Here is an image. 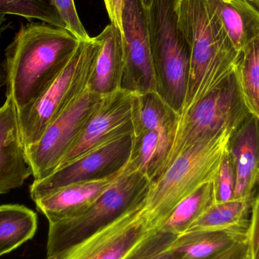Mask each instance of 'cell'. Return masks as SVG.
<instances>
[{
  "instance_id": "obj_9",
  "label": "cell",
  "mask_w": 259,
  "mask_h": 259,
  "mask_svg": "<svg viewBox=\"0 0 259 259\" xmlns=\"http://www.w3.org/2000/svg\"><path fill=\"white\" fill-rule=\"evenodd\" d=\"M133 134L100 146L59 167L52 175L33 181L30 189L33 201L77 183L98 181L122 171L128 164Z\"/></svg>"
},
{
  "instance_id": "obj_11",
  "label": "cell",
  "mask_w": 259,
  "mask_h": 259,
  "mask_svg": "<svg viewBox=\"0 0 259 259\" xmlns=\"http://www.w3.org/2000/svg\"><path fill=\"white\" fill-rule=\"evenodd\" d=\"M136 95L135 93L120 89L104 97L101 106L59 167L100 146L134 134Z\"/></svg>"
},
{
  "instance_id": "obj_16",
  "label": "cell",
  "mask_w": 259,
  "mask_h": 259,
  "mask_svg": "<svg viewBox=\"0 0 259 259\" xmlns=\"http://www.w3.org/2000/svg\"><path fill=\"white\" fill-rule=\"evenodd\" d=\"M101 48L90 82L89 90L106 97L121 89L124 66L123 33L111 23L98 35Z\"/></svg>"
},
{
  "instance_id": "obj_22",
  "label": "cell",
  "mask_w": 259,
  "mask_h": 259,
  "mask_svg": "<svg viewBox=\"0 0 259 259\" xmlns=\"http://www.w3.org/2000/svg\"><path fill=\"white\" fill-rule=\"evenodd\" d=\"M214 203V181H212L201 186L183 199L172 210L158 229L175 235H182Z\"/></svg>"
},
{
  "instance_id": "obj_15",
  "label": "cell",
  "mask_w": 259,
  "mask_h": 259,
  "mask_svg": "<svg viewBox=\"0 0 259 259\" xmlns=\"http://www.w3.org/2000/svg\"><path fill=\"white\" fill-rule=\"evenodd\" d=\"M125 168L105 179L77 183L63 187L35 200L36 208L46 216L49 225L71 219L86 209L100 195L113 185Z\"/></svg>"
},
{
  "instance_id": "obj_6",
  "label": "cell",
  "mask_w": 259,
  "mask_h": 259,
  "mask_svg": "<svg viewBox=\"0 0 259 259\" xmlns=\"http://www.w3.org/2000/svg\"><path fill=\"white\" fill-rule=\"evenodd\" d=\"M101 48L98 36L80 40L62 72L33 103L18 111L24 148L36 144L50 124L87 91Z\"/></svg>"
},
{
  "instance_id": "obj_20",
  "label": "cell",
  "mask_w": 259,
  "mask_h": 259,
  "mask_svg": "<svg viewBox=\"0 0 259 259\" xmlns=\"http://www.w3.org/2000/svg\"><path fill=\"white\" fill-rule=\"evenodd\" d=\"M180 115L156 92L137 94L134 103V132L153 130L175 138Z\"/></svg>"
},
{
  "instance_id": "obj_12",
  "label": "cell",
  "mask_w": 259,
  "mask_h": 259,
  "mask_svg": "<svg viewBox=\"0 0 259 259\" xmlns=\"http://www.w3.org/2000/svg\"><path fill=\"white\" fill-rule=\"evenodd\" d=\"M144 205L61 252L46 259H123L152 231Z\"/></svg>"
},
{
  "instance_id": "obj_18",
  "label": "cell",
  "mask_w": 259,
  "mask_h": 259,
  "mask_svg": "<svg viewBox=\"0 0 259 259\" xmlns=\"http://www.w3.org/2000/svg\"><path fill=\"white\" fill-rule=\"evenodd\" d=\"M207 1L240 53L259 36V9L248 0Z\"/></svg>"
},
{
  "instance_id": "obj_4",
  "label": "cell",
  "mask_w": 259,
  "mask_h": 259,
  "mask_svg": "<svg viewBox=\"0 0 259 259\" xmlns=\"http://www.w3.org/2000/svg\"><path fill=\"white\" fill-rule=\"evenodd\" d=\"M152 182L127 164L119 179L77 215L49 225L47 258H53L146 204Z\"/></svg>"
},
{
  "instance_id": "obj_2",
  "label": "cell",
  "mask_w": 259,
  "mask_h": 259,
  "mask_svg": "<svg viewBox=\"0 0 259 259\" xmlns=\"http://www.w3.org/2000/svg\"><path fill=\"white\" fill-rule=\"evenodd\" d=\"M175 10L190 52L182 114L235 72L241 53L231 42L207 0H175Z\"/></svg>"
},
{
  "instance_id": "obj_31",
  "label": "cell",
  "mask_w": 259,
  "mask_h": 259,
  "mask_svg": "<svg viewBox=\"0 0 259 259\" xmlns=\"http://www.w3.org/2000/svg\"><path fill=\"white\" fill-rule=\"evenodd\" d=\"M248 240L237 243L232 247L211 259H245L249 255Z\"/></svg>"
},
{
  "instance_id": "obj_27",
  "label": "cell",
  "mask_w": 259,
  "mask_h": 259,
  "mask_svg": "<svg viewBox=\"0 0 259 259\" xmlns=\"http://www.w3.org/2000/svg\"><path fill=\"white\" fill-rule=\"evenodd\" d=\"M215 203L228 202L234 199L236 175L232 161L228 152V147L222 158L219 171L214 180Z\"/></svg>"
},
{
  "instance_id": "obj_34",
  "label": "cell",
  "mask_w": 259,
  "mask_h": 259,
  "mask_svg": "<svg viewBox=\"0 0 259 259\" xmlns=\"http://www.w3.org/2000/svg\"><path fill=\"white\" fill-rule=\"evenodd\" d=\"M248 1L259 9V0H248Z\"/></svg>"
},
{
  "instance_id": "obj_1",
  "label": "cell",
  "mask_w": 259,
  "mask_h": 259,
  "mask_svg": "<svg viewBox=\"0 0 259 259\" xmlns=\"http://www.w3.org/2000/svg\"><path fill=\"white\" fill-rule=\"evenodd\" d=\"M80 39L44 22L22 25L6 50L7 95L18 111L36 100L62 72Z\"/></svg>"
},
{
  "instance_id": "obj_21",
  "label": "cell",
  "mask_w": 259,
  "mask_h": 259,
  "mask_svg": "<svg viewBox=\"0 0 259 259\" xmlns=\"http://www.w3.org/2000/svg\"><path fill=\"white\" fill-rule=\"evenodd\" d=\"M36 213L24 205L0 206V256L12 252L34 236Z\"/></svg>"
},
{
  "instance_id": "obj_32",
  "label": "cell",
  "mask_w": 259,
  "mask_h": 259,
  "mask_svg": "<svg viewBox=\"0 0 259 259\" xmlns=\"http://www.w3.org/2000/svg\"><path fill=\"white\" fill-rule=\"evenodd\" d=\"M8 25L6 24V15L0 14V39L3 32L7 29ZM6 84V71H5L4 65L2 64L0 61V88Z\"/></svg>"
},
{
  "instance_id": "obj_3",
  "label": "cell",
  "mask_w": 259,
  "mask_h": 259,
  "mask_svg": "<svg viewBox=\"0 0 259 259\" xmlns=\"http://www.w3.org/2000/svg\"><path fill=\"white\" fill-rule=\"evenodd\" d=\"M232 132L225 130L183 152L152 182L145 205L151 229H158L183 199L214 181Z\"/></svg>"
},
{
  "instance_id": "obj_35",
  "label": "cell",
  "mask_w": 259,
  "mask_h": 259,
  "mask_svg": "<svg viewBox=\"0 0 259 259\" xmlns=\"http://www.w3.org/2000/svg\"><path fill=\"white\" fill-rule=\"evenodd\" d=\"M245 259H250V258H249V255H248L247 256H246V258Z\"/></svg>"
},
{
  "instance_id": "obj_26",
  "label": "cell",
  "mask_w": 259,
  "mask_h": 259,
  "mask_svg": "<svg viewBox=\"0 0 259 259\" xmlns=\"http://www.w3.org/2000/svg\"><path fill=\"white\" fill-rule=\"evenodd\" d=\"M178 236L152 230L123 259H171V247Z\"/></svg>"
},
{
  "instance_id": "obj_7",
  "label": "cell",
  "mask_w": 259,
  "mask_h": 259,
  "mask_svg": "<svg viewBox=\"0 0 259 259\" xmlns=\"http://www.w3.org/2000/svg\"><path fill=\"white\" fill-rule=\"evenodd\" d=\"M249 115L234 72L191 109L180 115L175 138L159 177L193 145L225 130H229L233 134Z\"/></svg>"
},
{
  "instance_id": "obj_10",
  "label": "cell",
  "mask_w": 259,
  "mask_h": 259,
  "mask_svg": "<svg viewBox=\"0 0 259 259\" xmlns=\"http://www.w3.org/2000/svg\"><path fill=\"white\" fill-rule=\"evenodd\" d=\"M124 66L121 89L156 92L145 9L140 0H125L122 15Z\"/></svg>"
},
{
  "instance_id": "obj_28",
  "label": "cell",
  "mask_w": 259,
  "mask_h": 259,
  "mask_svg": "<svg viewBox=\"0 0 259 259\" xmlns=\"http://www.w3.org/2000/svg\"><path fill=\"white\" fill-rule=\"evenodd\" d=\"M51 3L60 15L67 30L80 40L91 38L77 14L74 0H51Z\"/></svg>"
},
{
  "instance_id": "obj_8",
  "label": "cell",
  "mask_w": 259,
  "mask_h": 259,
  "mask_svg": "<svg viewBox=\"0 0 259 259\" xmlns=\"http://www.w3.org/2000/svg\"><path fill=\"white\" fill-rule=\"evenodd\" d=\"M103 98L90 90L87 91L50 124L36 144L25 149L26 159L34 181L47 178L59 167L101 106Z\"/></svg>"
},
{
  "instance_id": "obj_24",
  "label": "cell",
  "mask_w": 259,
  "mask_h": 259,
  "mask_svg": "<svg viewBox=\"0 0 259 259\" xmlns=\"http://www.w3.org/2000/svg\"><path fill=\"white\" fill-rule=\"evenodd\" d=\"M235 74L248 112L259 121V36L241 52Z\"/></svg>"
},
{
  "instance_id": "obj_30",
  "label": "cell",
  "mask_w": 259,
  "mask_h": 259,
  "mask_svg": "<svg viewBox=\"0 0 259 259\" xmlns=\"http://www.w3.org/2000/svg\"><path fill=\"white\" fill-rule=\"evenodd\" d=\"M111 23L123 33L122 15L125 0H103Z\"/></svg>"
},
{
  "instance_id": "obj_13",
  "label": "cell",
  "mask_w": 259,
  "mask_h": 259,
  "mask_svg": "<svg viewBox=\"0 0 259 259\" xmlns=\"http://www.w3.org/2000/svg\"><path fill=\"white\" fill-rule=\"evenodd\" d=\"M30 175L18 109L14 102L6 97L0 107V195L21 187Z\"/></svg>"
},
{
  "instance_id": "obj_19",
  "label": "cell",
  "mask_w": 259,
  "mask_h": 259,
  "mask_svg": "<svg viewBox=\"0 0 259 259\" xmlns=\"http://www.w3.org/2000/svg\"><path fill=\"white\" fill-rule=\"evenodd\" d=\"M173 140V136L153 130L135 131L129 165L153 182L161 174Z\"/></svg>"
},
{
  "instance_id": "obj_29",
  "label": "cell",
  "mask_w": 259,
  "mask_h": 259,
  "mask_svg": "<svg viewBox=\"0 0 259 259\" xmlns=\"http://www.w3.org/2000/svg\"><path fill=\"white\" fill-rule=\"evenodd\" d=\"M249 258L259 259V193L254 196L248 232Z\"/></svg>"
},
{
  "instance_id": "obj_33",
  "label": "cell",
  "mask_w": 259,
  "mask_h": 259,
  "mask_svg": "<svg viewBox=\"0 0 259 259\" xmlns=\"http://www.w3.org/2000/svg\"><path fill=\"white\" fill-rule=\"evenodd\" d=\"M140 3H142V5H143V7L147 8L150 6L151 3H152L153 0H140Z\"/></svg>"
},
{
  "instance_id": "obj_17",
  "label": "cell",
  "mask_w": 259,
  "mask_h": 259,
  "mask_svg": "<svg viewBox=\"0 0 259 259\" xmlns=\"http://www.w3.org/2000/svg\"><path fill=\"white\" fill-rule=\"evenodd\" d=\"M249 228L190 231L178 236L171 247V259H211L237 243L248 240Z\"/></svg>"
},
{
  "instance_id": "obj_14",
  "label": "cell",
  "mask_w": 259,
  "mask_h": 259,
  "mask_svg": "<svg viewBox=\"0 0 259 259\" xmlns=\"http://www.w3.org/2000/svg\"><path fill=\"white\" fill-rule=\"evenodd\" d=\"M228 152L236 175L234 199H251L259 185V121L249 115L232 134Z\"/></svg>"
},
{
  "instance_id": "obj_25",
  "label": "cell",
  "mask_w": 259,
  "mask_h": 259,
  "mask_svg": "<svg viewBox=\"0 0 259 259\" xmlns=\"http://www.w3.org/2000/svg\"><path fill=\"white\" fill-rule=\"evenodd\" d=\"M0 14L22 17L66 29L51 0H0Z\"/></svg>"
},
{
  "instance_id": "obj_5",
  "label": "cell",
  "mask_w": 259,
  "mask_h": 259,
  "mask_svg": "<svg viewBox=\"0 0 259 259\" xmlns=\"http://www.w3.org/2000/svg\"><path fill=\"white\" fill-rule=\"evenodd\" d=\"M175 0H153L145 9L156 93L181 115L190 71L188 46L178 25Z\"/></svg>"
},
{
  "instance_id": "obj_23",
  "label": "cell",
  "mask_w": 259,
  "mask_h": 259,
  "mask_svg": "<svg viewBox=\"0 0 259 259\" xmlns=\"http://www.w3.org/2000/svg\"><path fill=\"white\" fill-rule=\"evenodd\" d=\"M253 199H233L213 204L187 232L249 228Z\"/></svg>"
}]
</instances>
